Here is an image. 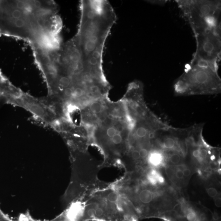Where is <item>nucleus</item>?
Instances as JSON below:
<instances>
[{
	"instance_id": "a211bd4d",
	"label": "nucleus",
	"mask_w": 221,
	"mask_h": 221,
	"mask_svg": "<svg viewBox=\"0 0 221 221\" xmlns=\"http://www.w3.org/2000/svg\"><path fill=\"white\" fill-rule=\"evenodd\" d=\"M132 158L134 160H138L141 158L140 156L139 153V151L137 150H135L133 151L132 152Z\"/></svg>"
},
{
	"instance_id": "6e6552de",
	"label": "nucleus",
	"mask_w": 221,
	"mask_h": 221,
	"mask_svg": "<svg viewBox=\"0 0 221 221\" xmlns=\"http://www.w3.org/2000/svg\"><path fill=\"white\" fill-rule=\"evenodd\" d=\"M138 197L141 202L143 204H148L153 201V193L149 190H143L139 194Z\"/></svg>"
},
{
	"instance_id": "9b49d317",
	"label": "nucleus",
	"mask_w": 221,
	"mask_h": 221,
	"mask_svg": "<svg viewBox=\"0 0 221 221\" xmlns=\"http://www.w3.org/2000/svg\"><path fill=\"white\" fill-rule=\"evenodd\" d=\"M107 200L110 202L115 203L117 202L119 199V195L116 192H111L108 194Z\"/></svg>"
},
{
	"instance_id": "0eeeda50",
	"label": "nucleus",
	"mask_w": 221,
	"mask_h": 221,
	"mask_svg": "<svg viewBox=\"0 0 221 221\" xmlns=\"http://www.w3.org/2000/svg\"><path fill=\"white\" fill-rule=\"evenodd\" d=\"M25 214L27 221H71L69 218L68 217V216L65 211H64L63 213L57 217L55 218L50 220L41 221L39 220L35 219L31 215L28 211H27Z\"/></svg>"
},
{
	"instance_id": "7ed1b4c3",
	"label": "nucleus",
	"mask_w": 221,
	"mask_h": 221,
	"mask_svg": "<svg viewBox=\"0 0 221 221\" xmlns=\"http://www.w3.org/2000/svg\"><path fill=\"white\" fill-rule=\"evenodd\" d=\"M218 64L191 61L174 84L176 95H213L221 93Z\"/></svg>"
},
{
	"instance_id": "9d476101",
	"label": "nucleus",
	"mask_w": 221,
	"mask_h": 221,
	"mask_svg": "<svg viewBox=\"0 0 221 221\" xmlns=\"http://www.w3.org/2000/svg\"><path fill=\"white\" fill-rule=\"evenodd\" d=\"M90 108L91 111L95 114L100 113L103 109L101 104L97 102H94L92 103Z\"/></svg>"
},
{
	"instance_id": "f8f14e48",
	"label": "nucleus",
	"mask_w": 221,
	"mask_h": 221,
	"mask_svg": "<svg viewBox=\"0 0 221 221\" xmlns=\"http://www.w3.org/2000/svg\"><path fill=\"white\" fill-rule=\"evenodd\" d=\"M186 218L188 221H196L197 220V215L195 212L191 211L187 213Z\"/></svg>"
},
{
	"instance_id": "dca6fc26",
	"label": "nucleus",
	"mask_w": 221,
	"mask_h": 221,
	"mask_svg": "<svg viewBox=\"0 0 221 221\" xmlns=\"http://www.w3.org/2000/svg\"><path fill=\"white\" fill-rule=\"evenodd\" d=\"M147 2L151 3V4H154V5H165L167 3V0H159V1H147Z\"/></svg>"
},
{
	"instance_id": "f257e3e1",
	"label": "nucleus",
	"mask_w": 221,
	"mask_h": 221,
	"mask_svg": "<svg viewBox=\"0 0 221 221\" xmlns=\"http://www.w3.org/2000/svg\"><path fill=\"white\" fill-rule=\"evenodd\" d=\"M53 1H0V35L22 40L32 49L60 48L62 20Z\"/></svg>"
},
{
	"instance_id": "6ab92c4d",
	"label": "nucleus",
	"mask_w": 221,
	"mask_h": 221,
	"mask_svg": "<svg viewBox=\"0 0 221 221\" xmlns=\"http://www.w3.org/2000/svg\"><path fill=\"white\" fill-rule=\"evenodd\" d=\"M175 175H176V178H177L179 179H182L183 178V176H184L183 171L180 169L176 171V173H175Z\"/></svg>"
},
{
	"instance_id": "ddd939ff",
	"label": "nucleus",
	"mask_w": 221,
	"mask_h": 221,
	"mask_svg": "<svg viewBox=\"0 0 221 221\" xmlns=\"http://www.w3.org/2000/svg\"><path fill=\"white\" fill-rule=\"evenodd\" d=\"M207 192L209 196L212 198L215 197L218 193L216 189L213 187H211L207 189Z\"/></svg>"
},
{
	"instance_id": "412c9836",
	"label": "nucleus",
	"mask_w": 221,
	"mask_h": 221,
	"mask_svg": "<svg viewBox=\"0 0 221 221\" xmlns=\"http://www.w3.org/2000/svg\"><path fill=\"white\" fill-rule=\"evenodd\" d=\"M215 204L217 207H221V199L220 197L217 198L215 200Z\"/></svg>"
},
{
	"instance_id": "f3484780",
	"label": "nucleus",
	"mask_w": 221,
	"mask_h": 221,
	"mask_svg": "<svg viewBox=\"0 0 221 221\" xmlns=\"http://www.w3.org/2000/svg\"><path fill=\"white\" fill-rule=\"evenodd\" d=\"M116 131L115 128L111 127L108 129L106 131V134L109 137L112 138L116 134Z\"/></svg>"
},
{
	"instance_id": "2eb2a0df",
	"label": "nucleus",
	"mask_w": 221,
	"mask_h": 221,
	"mask_svg": "<svg viewBox=\"0 0 221 221\" xmlns=\"http://www.w3.org/2000/svg\"><path fill=\"white\" fill-rule=\"evenodd\" d=\"M140 156L141 158H145L148 156L149 153L148 150L146 148H141L139 150Z\"/></svg>"
},
{
	"instance_id": "423d86ee",
	"label": "nucleus",
	"mask_w": 221,
	"mask_h": 221,
	"mask_svg": "<svg viewBox=\"0 0 221 221\" xmlns=\"http://www.w3.org/2000/svg\"><path fill=\"white\" fill-rule=\"evenodd\" d=\"M159 146L160 147V145ZM161 149L156 148L153 150L149 153L147 156L148 162L153 166H160L165 162L166 158V154L163 149L161 147Z\"/></svg>"
},
{
	"instance_id": "39448f33",
	"label": "nucleus",
	"mask_w": 221,
	"mask_h": 221,
	"mask_svg": "<svg viewBox=\"0 0 221 221\" xmlns=\"http://www.w3.org/2000/svg\"><path fill=\"white\" fill-rule=\"evenodd\" d=\"M196 49L192 61L218 64L221 60V27L195 35Z\"/></svg>"
},
{
	"instance_id": "4468645a",
	"label": "nucleus",
	"mask_w": 221,
	"mask_h": 221,
	"mask_svg": "<svg viewBox=\"0 0 221 221\" xmlns=\"http://www.w3.org/2000/svg\"><path fill=\"white\" fill-rule=\"evenodd\" d=\"M123 138L121 135L120 134H117L112 137V141L115 144H119L121 143Z\"/></svg>"
},
{
	"instance_id": "aec40b11",
	"label": "nucleus",
	"mask_w": 221,
	"mask_h": 221,
	"mask_svg": "<svg viewBox=\"0 0 221 221\" xmlns=\"http://www.w3.org/2000/svg\"><path fill=\"white\" fill-rule=\"evenodd\" d=\"M183 173L184 176H188L190 174L191 172V170L189 169L186 168L184 169Z\"/></svg>"
},
{
	"instance_id": "f03ea898",
	"label": "nucleus",
	"mask_w": 221,
	"mask_h": 221,
	"mask_svg": "<svg viewBox=\"0 0 221 221\" xmlns=\"http://www.w3.org/2000/svg\"><path fill=\"white\" fill-rule=\"evenodd\" d=\"M80 10L78 30L73 39L86 68L93 74H103L104 45L117 16L107 1H81Z\"/></svg>"
},
{
	"instance_id": "1a4fd4ad",
	"label": "nucleus",
	"mask_w": 221,
	"mask_h": 221,
	"mask_svg": "<svg viewBox=\"0 0 221 221\" xmlns=\"http://www.w3.org/2000/svg\"><path fill=\"white\" fill-rule=\"evenodd\" d=\"M0 221H27L25 213H22L19 216L18 219L14 220L11 219L8 215L5 214L0 207Z\"/></svg>"
},
{
	"instance_id": "20e7f679",
	"label": "nucleus",
	"mask_w": 221,
	"mask_h": 221,
	"mask_svg": "<svg viewBox=\"0 0 221 221\" xmlns=\"http://www.w3.org/2000/svg\"><path fill=\"white\" fill-rule=\"evenodd\" d=\"M194 35L221 27L220 1H175Z\"/></svg>"
}]
</instances>
